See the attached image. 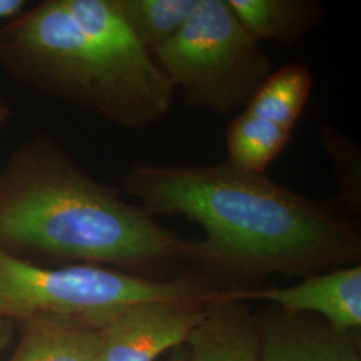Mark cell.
<instances>
[{"mask_svg":"<svg viewBox=\"0 0 361 361\" xmlns=\"http://www.w3.org/2000/svg\"><path fill=\"white\" fill-rule=\"evenodd\" d=\"M259 361H360L356 341L348 332L310 324L283 312L265 325Z\"/></svg>","mask_w":361,"mask_h":361,"instance_id":"obj_9","label":"cell"},{"mask_svg":"<svg viewBox=\"0 0 361 361\" xmlns=\"http://www.w3.org/2000/svg\"><path fill=\"white\" fill-rule=\"evenodd\" d=\"M313 74L308 66L289 63L273 70L245 106L246 113L293 131L310 99Z\"/></svg>","mask_w":361,"mask_h":361,"instance_id":"obj_11","label":"cell"},{"mask_svg":"<svg viewBox=\"0 0 361 361\" xmlns=\"http://www.w3.org/2000/svg\"><path fill=\"white\" fill-rule=\"evenodd\" d=\"M152 55L185 104L219 116L249 104L274 70L228 0H200L177 35Z\"/></svg>","mask_w":361,"mask_h":361,"instance_id":"obj_5","label":"cell"},{"mask_svg":"<svg viewBox=\"0 0 361 361\" xmlns=\"http://www.w3.org/2000/svg\"><path fill=\"white\" fill-rule=\"evenodd\" d=\"M292 133L244 110L226 128V162L245 171L264 173L283 153Z\"/></svg>","mask_w":361,"mask_h":361,"instance_id":"obj_13","label":"cell"},{"mask_svg":"<svg viewBox=\"0 0 361 361\" xmlns=\"http://www.w3.org/2000/svg\"><path fill=\"white\" fill-rule=\"evenodd\" d=\"M134 38L153 52L174 38L200 0H114Z\"/></svg>","mask_w":361,"mask_h":361,"instance_id":"obj_14","label":"cell"},{"mask_svg":"<svg viewBox=\"0 0 361 361\" xmlns=\"http://www.w3.org/2000/svg\"><path fill=\"white\" fill-rule=\"evenodd\" d=\"M323 147L335 169L340 202L348 210L361 209V157L359 146L331 125L320 133Z\"/></svg>","mask_w":361,"mask_h":361,"instance_id":"obj_15","label":"cell"},{"mask_svg":"<svg viewBox=\"0 0 361 361\" xmlns=\"http://www.w3.org/2000/svg\"><path fill=\"white\" fill-rule=\"evenodd\" d=\"M13 116V111H11V107L8 106V104L3 99H0V128L6 126L7 122L10 121V118Z\"/></svg>","mask_w":361,"mask_h":361,"instance_id":"obj_18","label":"cell"},{"mask_svg":"<svg viewBox=\"0 0 361 361\" xmlns=\"http://www.w3.org/2000/svg\"><path fill=\"white\" fill-rule=\"evenodd\" d=\"M26 334L10 361H95L99 331L67 322L26 323Z\"/></svg>","mask_w":361,"mask_h":361,"instance_id":"obj_12","label":"cell"},{"mask_svg":"<svg viewBox=\"0 0 361 361\" xmlns=\"http://www.w3.org/2000/svg\"><path fill=\"white\" fill-rule=\"evenodd\" d=\"M246 31L261 43L295 44L323 23L324 6L317 0H228Z\"/></svg>","mask_w":361,"mask_h":361,"instance_id":"obj_10","label":"cell"},{"mask_svg":"<svg viewBox=\"0 0 361 361\" xmlns=\"http://www.w3.org/2000/svg\"><path fill=\"white\" fill-rule=\"evenodd\" d=\"M259 335L243 301L219 290L188 338V361H259Z\"/></svg>","mask_w":361,"mask_h":361,"instance_id":"obj_8","label":"cell"},{"mask_svg":"<svg viewBox=\"0 0 361 361\" xmlns=\"http://www.w3.org/2000/svg\"><path fill=\"white\" fill-rule=\"evenodd\" d=\"M0 67L122 129L162 121L176 90L114 0H43L27 8L0 27Z\"/></svg>","mask_w":361,"mask_h":361,"instance_id":"obj_3","label":"cell"},{"mask_svg":"<svg viewBox=\"0 0 361 361\" xmlns=\"http://www.w3.org/2000/svg\"><path fill=\"white\" fill-rule=\"evenodd\" d=\"M11 338V324L8 319L0 316V350L4 348Z\"/></svg>","mask_w":361,"mask_h":361,"instance_id":"obj_17","label":"cell"},{"mask_svg":"<svg viewBox=\"0 0 361 361\" xmlns=\"http://www.w3.org/2000/svg\"><path fill=\"white\" fill-rule=\"evenodd\" d=\"M122 189L154 217L197 222L207 237L190 259L232 279L310 276L360 258V233L338 200L310 198L226 161L131 165Z\"/></svg>","mask_w":361,"mask_h":361,"instance_id":"obj_1","label":"cell"},{"mask_svg":"<svg viewBox=\"0 0 361 361\" xmlns=\"http://www.w3.org/2000/svg\"><path fill=\"white\" fill-rule=\"evenodd\" d=\"M27 4L26 0H0V19L7 22L13 20L26 11Z\"/></svg>","mask_w":361,"mask_h":361,"instance_id":"obj_16","label":"cell"},{"mask_svg":"<svg viewBox=\"0 0 361 361\" xmlns=\"http://www.w3.org/2000/svg\"><path fill=\"white\" fill-rule=\"evenodd\" d=\"M0 247L19 258L31 253L143 271L192 258L193 243L91 177L40 133L0 169Z\"/></svg>","mask_w":361,"mask_h":361,"instance_id":"obj_2","label":"cell"},{"mask_svg":"<svg viewBox=\"0 0 361 361\" xmlns=\"http://www.w3.org/2000/svg\"><path fill=\"white\" fill-rule=\"evenodd\" d=\"M213 292L189 274L162 281L90 264L47 268L0 247V316L25 324L51 320L102 331L130 305Z\"/></svg>","mask_w":361,"mask_h":361,"instance_id":"obj_4","label":"cell"},{"mask_svg":"<svg viewBox=\"0 0 361 361\" xmlns=\"http://www.w3.org/2000/svg\"><path fill=\"white\" fill-rule=\"evenodd\" d=\"M217 292L130 305L99 331L95 361H155L169 349L180 348L207 317Z\"/></svg>","mask_w":361,"mask_h":361,"instance_id":"obj_6","label":"cell"},{"mask_svg":"<svg viewBox=\"0 0 361 361\" xmlns=\"http://www.w3.org/2000/svg\"><path fill=\"white\" fill-rule=\"evenodd\" d=\"M233 300H264L279 305L288 314L313 312L326 319L340 332L361 326V265H348L332 271L305 276L288 288L246 289L234 286L222 290Z\"/></svg>","mask_w":361,"mask_h":361,"instance_id":"obj_7","label":"cell"},{"mask_svg":"<svg viewBox=\"0 0 361 361\" xmlns=\"http://www.w3.org/2000/svg\"><path fill=\"white\" fill-rule=\"evenodd\" d=\"M189 359V352L185 349H177L176 353H173L168 361H188Z\"/></svg>","mask_w":361,"mask_h":361,"instance_id":"obj_19","label":"cell"}]
</instances>
